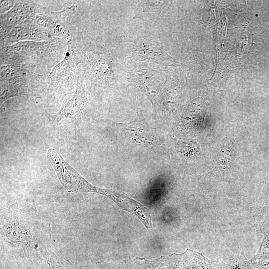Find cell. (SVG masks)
I'll list each match as a JSON object with an SVG mask.
<instances>
[{
	"label": "cell",
	"mask_w": 269,
	"mask_h": 269,
	"mask_svg": "<svg viewBox=\"0 0 269 269\" xmlns=\"http://www.w3.org/2000/svg\"><path fill=\"white\" fill-rule=\"evenodd\" d=\"M109 121L113 128L130 141L154 151L163 149V142L160 137L154 129L146 122L139 107H137L136 117L129 123H120Z\"/></svg>",
	"instance_id": "2"
},
{
	"label": "cell",
	"mask_w": 269,
	"mask_h": 269,
	"mask_svg": "<svg viewBox=\"0 0 269 269\" xmlns=\"http://www.w3.org/2000/svg\"><path fill=\"white\" fill-rule=\"evenodd\" d=\"M38 75L31 72L25 76L7 81H0V102L17 96L34 95L33 82Z\"/></svg>",
	"instance_id": "11"
},
{
	"label": "cell",
	"mask_w": 269,
	"mask_h": 269,
	"mask_svg": "<svg viewBox=\"0 0 269 269\" xmlns=\"http://www.w3.org/2000/svg\"><path fill=\"white\" fill-rule=\"evenodd\" d=\"M45 11L44 7L33 1L16 0L12 8L0 14V35L31 21L36 15Z\"/></svg>",
	"instance_id": "6"
},
{
	"label": "cell",
	"mask_w": 269,
	"mask_h": 269,
	"mask_svg": "<svg viewBox=\"0 0 269 269\" xmlns=\"http://www.w3.org/2000/svg\"><path fill=\"white\" fill-rule=\"evenodd\" d=\"M169 2L163 0L141 1L136 9L134 19L156 22L168 7Z\"/></svg>",
	"instance_id": "13"
},
{
	"label": "cell",
	"mask_w": 269,
	"mask_h": 269,
	"mask_svg": "<svg viewBox=\"0 0 269 269\" xmlns=\"http://www.w3.org/2000/svg\"><path fill=\"white\" fill-rule=\"evenodd\" d=\"M130 84L140 89L150 101L154 110V99L161 88V83L154 74L147 71L131 72L128 78Z\"/></svg>",
	"instance_id": "12"
},
{
	"label": "cell",
	"mask_w": 269,
	"mask_h": 269,
	"mask_svg": "<svg viewBox=\"0 0 269 269\" xmlns=\"http://www.w3.org/2000/svg\"><path fill=\"white\" fill-rule=\"evenodd\" d=\"M110 59L108 57L101 56L95 60L91 67L93 77L100 81L107 80L111 74Z\"/></svg>",
	"instance_id": "15"
},
{
	"label": "cell",
	"mask_w": 269,
	"mask_h": 269,
	"mask_svg": "<svg viewBox=\"0 0 269 269\" xmlns=\"http://www.w3.org/2000/svg\"><path fill=\"white\" fill-rule=\"evenodd\" d=\"M134 57L138 61H146L159 64L171 65L175 60L156 41L150 39L141 41L133 52Z\"/></svg>",
	"instance_id": "10"
},
{
	"label": "cell",
	"mask_w": 269,
	"mask_h": 269,
	"mask_svg": "<svg viewBox=\"0 0 269 269\" xmlns=\"http://www.w3.org/2000/svg\"><path fill=\"white\" fill-rule=\"evenodd\" d=\"M2 222L1 234L5 242L24 251L31 259L52 250L51 225L33 209L13 203L7 208Z\"/></svg>",
	"instance_id": "1"
},
{
	"label": "cell",
	"mask_w": 269,
	"mask_h": 269,
	"mask_svg": "<svg viewBox=\"0 0 269 269\" xmlns=\"http://www.w3.org/2000/svg\"><path fill=\"white\" fill-rule=\"evenodd\" d=\"M68 39H52L42 41H24L2 48L1 50L19 57L41 58L67 45Z\"/></svg>",
	"instance_id": "5"
},
{
	"label": "cell",
	"mask_w": 269,
	"mask_h": 269,
	"mask_svg": "<svg viewBox=\"0 0 269 269\" xmlns=\"http://www.w3.org/2000/svg\"><path fill=\"white\" fill-rule=\"evenodd\" d=\"M247 269H257L255 268H254L252 265L251 264Z\"/></svg>",
	"instance_id": "19"
},
{
	"label": "cell",
	"mask_w": 269,
	"mask_h": 269,
	"mask_svg": "<svg viewBox=\"0 0 269 269\" xmlns=\"http://www.w3.org/2000/svg\"><path fill=\"white\" fill-rule=\"evenodd\" d=\"M52 39L54 38L50 32L32 20L15 26L7 33L0 35V45L3 48L20 41H42Z\"/></svg>",
	"instance_id": "9"
},
{
	"label": "cell",
	"mask_w": 269,
	"mask_h": 269,
	"mask_svg": "<svg viewBox=\"0 0 269 269\" xmlns=\"http://www.w3.org/2000/svg\"><path fill=\"white\" fill-rule=\"evenodd\" d=\"M14 253V269H36L30 257L23 250H16Z\"/></svg>",
	"instance_id": "16"
},
{
	"label": "cell",
	"mask_w": 269,
	"mask_h": 269,
	"mask_svg": "<svg viewBox=\"0 0 269 269\" xmlns=\"http://www.w3.org/2000/svg\"><path fill=\"white\" fill-rule=\"evenodd\" d=\"M16 0H0V14H3L14 6Z\"/></svg>",
	"instance_id": "18"
},
{
	"label": "cell",
	"mask_w": 269,
	"mask_h": 269,
	"mask_svg": "<svg viewBox=\"0 0 269 269\" xmlns=\"http://www.w3.org/2000/svg\"><path fill=\"white\" fill-rule=\"evenodd\" d=\"M77 269H121V267L110 260L77 266Z\"/></svg>",
	"instance_id": "17"
},
{
	"label": "cell",
	"mask_w": 269,
	"mask_h": 269,
	"mask_svg": "<svg viewBox=\"0 0 269 269\" xmlns=\"http://www.w3.org/2000/svg\"><path fill=\"white\" fill-rule=\"evenodd\" d=\"M76 6H65L58 11H47L38 14L32 19L41 27L50 32L54 39L67 38L70 36V18L76 12Z\"/></svg>",
	"instance_id": "4"
},
{
	"label": "cell",
	"mask_w": 269,
	"mask_h": 269,
	"mask_svg": "<svg viewBox=\"0 0 269 269\" xmlns=\"http://www.w3.org/2000/svg\"><path fill=\"white\" fill-rule=\"evenodd\" d=\"M36 269H77V266L58 257L51 250L46 254L32 259Z\"/></svg>",
	"instance_id": "14"
},
{
	"label": "cell",
	"mask_w": 269,
	"mask_h": 269,
	"mask_svg": "<svg viewBox=\"0 0 269 269\" xmlns=\"http://www.w3.org/2000/svg\"><path fill=\"white\" fill-rule=\"evenodd\" d=\"M46 157L60 183L70 193L94 192L101 194L102 188L93 185L66 161L54 148L47 151Z\"/></svg>",
	"instance_id": "3"
},
{
	"label": "cell",
	"mask_w": 269,
	"mask_h": 269,
	"mask_svg": "<svg viewBox=\"0 0 269 269\" xmlns=\"http://www.w3.org/2000/svg\"><path fill=\"white\" fill-rule=\"evenodd\" d=\"M83 78L79 75L78 77L75 91L72 96L62 105L59 111L51 119L58 124L63 119H69L77 123L87 108L88 101L83 87Z\"/></svg>",
	"instance_id": "8"
},
{
	"label": "cell",
	"mask_w": 269,
	"mask_h": 269,
	"mask_svg": "<svg viewBox=\"0 0 269 269\" xmlns=\"http://www.w3.org/2000/svg\"><path fill=\"white\" fill-rule=\"evenodd\" d=\"M67 45V50L63 59L57 64L50 73L49 89L57 87L65 81L81 62L78 43L72 36L68 39Z\"/></svg>",
	"instance_id": "7"
}]
</instances>
